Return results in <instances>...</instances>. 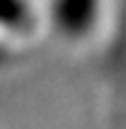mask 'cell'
<instances>
[{
  "instance_id": "obj_1",
  "label": "cell",
  "mask_w": 126,
  "mask_h": 129,
  "mask_svg": "<svg viewBox=\"0 0 126 129\" xmlns=\"http://www.w3.org/2000/svg\"><path fill=\"white\" fill-rule=\"evenodd\" d=\"M96 10V0H55V18L63 30H83Z\"/></svg>"
}]
</instances>
